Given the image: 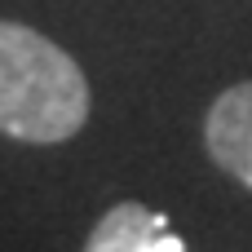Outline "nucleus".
<instances>
[{
	"label": "nucleus",
	"mask_w": 252,
	"mask_h": 252,
	"mask_svg": "<svg viewBox=\"0 0 252 252\" xmlns=\"http://www.w3.org/2000/svg\"><path fill=\"white\" fill-rule=\"evenodd\" d=\"M89 120L80 62L22 22H0V133L18 142H66Z\"/></svg>",
	"instance_id": "f257e3e1"
},
{
	"label": "nucleus",
	"mask_w": 252,
	"mask_h": 252,
	"mask_svg": "<svg viewBox=\"0 0 252 252\" xmlns=\"http://www.w3.org/2000/svg\"><path fill=\"white\" fill-rule=\"evenodd\" d=\"M204 142H208V155L252 190V80L226 89L213 111H208V124H204Z\"/></svg>",
	"instance_id": "f03ea898"
},
{
	"label": "nucleus",
	"mask_w": 252,
	"mask_h": 252,
	"mask_svg": "<svg viewBox=\"0 0 252 252\" xmlns=\"http://www.w3.org/2000/svg\"><path fill=\"white\" fill-rule=\"evenodd\" d=\"M168 217L164 213H151L142 204H115L89 235L84 252H146L155 230H164Z\"/></svg>",
	"instance_id": "7ed1b4c3"
}]
</instances>
